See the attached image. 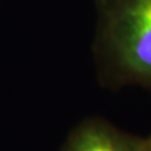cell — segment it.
<instances>
[{
  "instance_id": "obj_1",
  "label": "cell",
  "mask_w": 151,
  "mask_h": 151,
  "mask_svg": "<svg viewBox=\"0 0 151 151\" xmlns=\"http://www.w3.org/2000/svg\"><path fill=\"white\" fill-rule=\"evenodd\" d=\"M103 83L151 89V0H96Z\"/></svg>"
},
{
  "instance_id": "obj_2",
  "label": "cell",
  "mask_w": 151,
  "mask_h": 151,
  "mask_svg": "<svg viewBox=\"0 0 151 151\" xmlns=\"http://www.w3.org/2000/svg\"><path fill=\"white\" fill-rule=\"evenodd\" d=\"M63 151H149L145 137L121 131L102 119H87L74 127Z\"/></svg>"
},
{
  "instance_id": "obj_3",
  "label": "cell",
  "mask_w": 151,
  "mask_h": 151,
  "mask_svg": "<svg viewBox=\"0 0 151 151\" xmlns=\"http://www.w3.org/2000/svg\"><path fill=\"white\" fill-rule=\"evenodd\" d=\"M146 141H147V146H149V151H151V135L149 137H146Z\"/></svg>"
}]
</instances>
